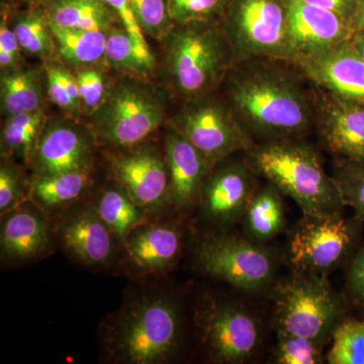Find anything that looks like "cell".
I'll use <instances>...</instances> for the list:
<instances>
[{"label":"cell","mask_w":364,"mask_h":364,"mask_svg":"<svg viewBox=\"0 0 364 364\" xmlns=\"http://www.w3.org/2000/svg\"><path fill=\"white\" fill-rule=\"evenodd\" d=\"M23 198L21 170L13 163H1L0 167V214L2 217L20 207Z\"/></svg>","instance_id":"cell-39"},{"label":"cell","mask_w":364,"mask_h":364,"mask_svg":"<svg viewBox=\"0 0 364 364\" xmlns=\"http://www.w3.org/2000/svg\"><path fill=\"white\" fill-rule=\"evenodd\" d=\"M256 174L298 203L306 217L344 214L343 196L320 155L301 139L256 144L247 152Z\"/></svg>","instance_id":"cell-2"},{"label":"cell","mask_w":364,"mask_h":364,"mask_svg":"<svg viewBox=\"0 0 364 364\" xmlns=\"http://www.w3.org/2000/svg\"><path fill=\"white\" fill-rule=\"evenodd\" d=\"M124 245L136 267L148 272H162L181 252V235L168 225H140L127 237Z\"/></svg>","instance_id":"cell-21"},{"label":"cell","mask_w":364,"mask_h":364,"mask_svg":"<svg viewBox=\"0 0 364 364\" xmlns=\"http://www.w3.org/2000/svg\"><path fill=\"white\" fill-rule=\"evenodd\" d=\"M351 26L354 32H364V0H361L359 4L358 9L352 18Z\"/></svg>","instance_id":"cell-43"},{"label":"cell","mask_w":364,"mask_h":364,"mask_svg":"<svg viewBox=\"0 0 364 364\" xmlns=\"http://www.w3.org/2000/svg\"><path fill=\"white\" fill-rule=\"evenodd\" d=\"M105 61L117 70L138 77H148L155 69V65L144 58L123 26H116L107 33Z\"/></svg>","instance_id":"cell-30"},{"label":"cell","mask_w":364,"mask_h":364,"mask_svg":"<svg viewBox=\"0 0 364 364\" xmlns=\"http://www.w3.org/2000/svg\"><path fill=\"white\" fill-rule=\"evenodd\" d=\"M163 43L165 80L182 102L218 90L236 63L220 21L176 25Z\"/></svg>","instance_id":"cell-3"},{"label":"cell","mask_w":364,"mask_h":364,"mask_svg":"<svg viewBox=\"0 0 364 364\" xmlns=\"http://www.w3.org/2000/svg\"><path fill=\"white\" fill-rule=\"evenodd\" d=\"M130 4L144 35L163 42L176 26L167 0H130Z\"/></svg>","instance_id":"cell-32"},{"label":"cell","mask_w":364,"mask_h":364,"mask_svg":"<svg viewBox=\"0 0 364 364\" xmlns=\"http://www.w3.org/2000/svg\"><path fill=\"white\" fill-rule=\"evenodd\" d=\"M196 314L200 338L215 363H243L255 355L261 343V326L248 309L205 301Z\"/></svg>","instance_id":"cell-11"},{"label":"cell","mask_w":364,"mask_h":364,"mask_svg":"<svg viewBox=\"0 0 364 364\" xmlns=\"http://www.w3.org/2000/svg\"><path fill=\"white\" fill-rule=\"evenodd\" d=\"M104 1L114 11L121 26L127 32L130 33L132 39L135 42L144 58L147 60L149 63L155 65L154 56L151 53L142 28L136 21L135 14H134L133 9L131 6L130 0H104Z\"/></svg>","instance_id":"cell-40"},{"label":"cell","mask_w":364,"mask_h":364,"mask_svg":"<svg viewBox=\"0 0 364 364\" xmlns=\"http://www.w3.org/2000/svg\"><path fill=\"white\" fill-rule=\"evenodd\" d=\"M220 23L236 63L251 59L294 63L284 0H230Z\"/></svg>","instance_id":"cell-7"},{"label":"cell","mask_w":364,"mask_h":364,"mask_svg":"<svg viewBox=\"0 0 364 364\" xmlns=\"http://www.w3.org/2000/svg\"><path fill=\"white\" fill-rule=\"evenodd\" d=\"M363 218L344 214L306 217L299 222L289 239V260L296 270L328 277L349 262L360 246Z\"/></svg>","instance_id":"cell-9"},{"label":"cell","mask_w":364,"mask_h":364,"mask_svg":"<svg viewBox=\"0 0 364 364\" xmlns=\"http://www.w3.org/2000/svg\"><path fill=\"white\" fill-rule=\"evenodd\" d=\"M26 4H33V6H39L47 9V7L53 6V4H58L62 0H23Z\"/></svg>","instance_id":"cell-45"},{"label":"cell","mask_w":364,"mask_h":364,"mask_svg":"<svg viewBox=\"0 0 364 364\" xmlns=\"http://www.w3.org/2000/svg\"><path fill=\"white\" fill-rule=\"evenodd\" d=\"M217 91L184 102L169 123L215 166L256 145Z\"/></svg>","instance_id":"cell-8"},{"label":"cell","mask_w":364,"mask_h":364,"mask_svg":"<svg viewBox=\"0 0 364 364\" xmlns=\"http://www.w3.org/2000/svg\"><path fill=\"white\" fill-rule=\"evenodd\" d=\"M176 25L193 21H220L230 0H167Z\"/></svg>","instance_id":"cell-36"},{"label":"cell","mask_w":364,"mask_h":364,"mask_svg":"<svg viewBox=\"0 0 364 364\" xmlns=\"http://www.w3.org/2000/svg\"><path fill=\"white\" fill-rule=\"evenodd\" d=\"M73 74L78 83L81 112L91 116L109 95L107 75L97 64L76 68Z\"/></svg>","instance_id":"cell-35"},{"label":"cell","mask_w":364,"mask_h":364,"mask_svg":"<svg viewBox=\"0 0 364 364\" xmlns=\"http://www.w3.org/2000/svg\"><path fill=\"white\" fill-rule=\"evenodd\" d=\"M178 310L165 296L133 299L112 318L105 342L112 358L131 364H157L173 358L181 346Z\"/></svg>","instance_id":"cell-4"},{"label":"cell","mask_w":364,"mask_h":364,"mask_svg":"<svg viewBox=\"0 0 364 364\" xmlns=\"http://www.w3.org/2000/svg\"><path fill=\"white\" fill-rule=\"evenodd\" d=\"M164 145L169 203L178 208H188L200 198L203 182L215 165L171 127L165 135Z\"/></svg>","instance_id":"cell-17"},{"label":"cell","mask_w":364,"mask_h":364,"mask_svg":"<svg viewBox=\"0 0 364 364\" xmlns=\"http://www.w3.org/2000/svg\"><path fill=\"white\" fill-rule=\"evenodd\" d=\"M4 217L0 236L2 257L9 260H28L48 247L49 226L37 208L21 205Z\"/></svg>","instance_id":"cell-20"},{"label":"cell","mask_w":364,"mask_h":364,"mask_svg":"<svg viewBox=\"0 0 364 364\" xmlns=\"http://www.w3.org/2000/svg\"><path fill=\"white\" fill-rule=\"evenodd\" d=\"M333 178L341 191L346 207L364 220V165L338 158L334 165Z\"/></svg>","instance_id":"cell-33"},{"label":"cell","mask_w":364,"mask_h":364,"mask_svg":"<svg viewBox=\"0 0 364 364\" xmlns=\"http://www.w3.org/2000/svg\"><path fill=\"white\" fill-rule=\"evenodd\" d=\"M112 159L114 178L147 210L169 202V173L165 155L153 145L139 144Z\"/></svg>","instance_id":"cell-14"},{"label":"cell","mask_w":364,"mask_h":364,"mask_svg":"<svg viewBox=\"0 0 364 364\" xmlns=\"http://www.w3.org/2000/svg\"><path fill=\"white\" fill-rule=\"evenodd\" d=\"M13 26L23 52L47 62L56 52L49 16L44 7L28 4L23 9L13 7L11 14Z\"/></svg>","instance_id":"cell-25"},{"label":"cell","mask_w":364,"mask_h":364,"mask_svg":"<svg viewBox=\"0 0 364 364\" xmlns=\"http://www.w3.org/2000/svg\"><path fill=\"white\" fill-rule=\"evenodd\" d=\"M62 67L63 66L61 64L54 60L46 62L45 77L48 95H49L50 100L60 109H63L71 116L78 117L81 109L74 102L73 98L69 92L68 85H67L65 78L62 73Z\"/></svg>","instance_id":"cell-38"},{"label":"cell","mask_w":364,"mask_h":364,"mask_svg":"<svg viewBox=\"0 0 364 364\" xmlns=\"http://www.w3.org/2000/svg\"><path fill=\"white\" fill-rule=\"evenodd\" d=\"M50 21V20H49ZM51 25L56 52L66 65L74 68L95 65L105 60L107 33L70 30Z\"/></svg>","instance_id":"cell-27"},{"label":"cell","mask_w":364,"mask_h":364,"mask_svg":"<svg viewBox=\"0 0 364 364\" xmlns=\"http://www.w3.org/2000/svg\"><path fill=\"white\" fill-rule=\"evenodd\" d=\"M294 65L316 87L364 107V60L350 40Z\"/></svg>","instance_id":"cell-16"},{"label":"cell","mask_w":364,"mask_h":364,"mask_svg":"<svg viewBox=\"0 0 364 364\" xmlns=\"http://www.w3.org/2000/svg\"><path fill=\"white\" fill-rule=\"evenodd\" d=\"M256 172L249 162L230 157L218 163L200 191L203 212L215 225L227 227L238 221L258 188Z\"/></svg>","instance_id":"cell-12"},{"label":"cell","mask_w":364,"mask_h":364,"mask_svg":"<svg viewBox=\"0 0 364 364\" xmlns=\"http://www.w3.org/2000/svg\"><path fill=\"white\" fill-rule=\"evenodd\" d=\"M315 128L328 151L364 165V107L317 87Z\"/></svg>","instance_id":"cell-15"},{"label":"cell","mask_w":364,"mask_h":364,"mask_svg":"<svg viewBox=\"0 0 364 364\" xmlns=\"http://www.w3.org/2000/svg\"><path fill=\"white\" fill-rule=\"evenodd\" d=\"M196 258L203 272L246 293L267 289L277 274L273 250L247 237H208L198 246Z\"/></svg>","instance_id":"cell-10"},{"label":"cell","mask_w":364,"mask_h":364,"mask_svg":"<svg viewBox=\"0 0 364 364\" xmlns=\"http://www.w3.org/2000/svg\"><path fill=\"white\" fill-rule=\"evenodd\" d=\"M312 6L323 7L340 14L351 23L361 0H301Z\"/></svg>","instance_id":"cell-42"},{"label":"cell","mask_w":364,"mask_h":364,"mask_svg":"<svg viewBox=\"0 0 364 364\" xmlns=\"http://www.w3.org/2000/svg\"><path fill=\"white\" fill-rule=\"evenodd\" d=\"M350 41L361 58L364 60V32H354Z\"/></svg>","instance_id":"cell-44"},{"label":"cell","mask_w":364,"mask_h":364,"mask_svg":"<svg viewBox=\"0 0 364 364\" xmlns=\"http://www.w3.org/2000/svg\"><path fill=\"white\" fill-rule=\"evenodd\" d=\"M45 9L50 23L59 28L107 33L122 26L104 0H62Z\"/></svg>","instance_id":"cell-23"},{"label":"cell","mask_w":364,"mask_h":364,"mask_svg":"<svg viewBox=\"0 0 364 364\" xmlns=\"http://www.w3.org/2000/svg\"><path fill=\"white\" fill-rule=\"evenodd\" d=\"M90 167L33 177L31 193L44 208H55L77 200L90 182Z\"/></svg>","instance_id":"cell-29"},{"label":"cell","mask_w":364,"mask_h":364,"mask_svg":"<svg viewBox=\"0 0 364 364\" xmlns=\"http://www.w3.org/2000/svg\"><path fill=\"white\" fill-rule=\"evenodd\" d=\"M42 72L21 68L4 72L0 78V107L4 117L39 111L44 100Z\"/></svg>","instance_id":"cell-24"},{"label":"cell","mask_w":364,"mask_h":364,"mask_svg":"<svg viewBox=\"0 0 364 364\" xmlns=\"http://www.w3.org/2000/svg\"><path fill=\"white\" fill-rule=\"evenodd\" d=\"M284 2L294 64L351 40V23L340 14L301 0Z\"/></svg>","instance_id":"cell-13"},{"label":"cell","mask_w":364,"mask_h":364,"mask_svg":"<svg viewBox=\"0 0 364 364\" xmlns=\"http://www.w3.org/2000/svg\"><path fill=\"white\" fill-rule=\"evenodd\" d=\"M324 345L299 335L277 333L274 361L279 364L323 363Z\"/></svg>","instance_id":"cell-34"},{"label":"cell","mask_w":364,"mask_h":364,"mask_svg":"<svg viewBox=\"0 0 364 364\" xmlns=\"http://www.w3.org/2000/svg\"><path fill=\"white\" fill-rule=\"evenodd\" d=\"M47 124V116L42 109L6 117L0 136L1 157L32 161Z\"/></svg>","instance_id":"cell-26"},{"label":"cell","mask_w":364,"mask_h":364,"mask_svg":"<svg viewBox=\"0 0 364 364\" xmlns=\"http://www.w3.org/2000/svg\"><path fill=\"white\" fill-rule=\"evenodd\" d=\"M345 291L352 305L364 312V243L349 261Z\"/></svg>","instance_id":"cell-41"},{"label":"cell","mask_w":364,"mask_h":364,"mask_svg":"<svg viewBox=\"0 0 364 364\" xmlns=\"http://www.w3.org/2000/svg\"><path fill=\"white\" fill-rule=\"evenodd\" d=\"M245 237L265 244L286 230V212L282 193L268 182L258 186L241 218Z\"/></svg>","instance_id":"cell-22"},{"label":"cell","mask_w":364,"mask_h":364,"mask_svg":"<svg viewBox=\"0 0 364 364\" xmlns=\"http://www.w3.org/2000/svg\"><path fill=\"white\" fill-rule=\"evenodd\" d=\"M114 233L95 208H85L66 218L61 228L64 246L90 267L107 264L114 254Z\"/></svg>","instance_id":"cell-19"},{"label":"cell","mask_w":364,"mask_h":364,"mask_svg":"<svg viewBox=\"0 0 364 364\" xmlns=\"http://www.w3.org/2000/svg\"><path fill=\"white\" fill-rule=\"evenodd\" d=\"M90 117L91 130L98 142L132 148L161 126L165 105L150 86L126 79L109 88L104 104Z\"/></svg>","instance_id":"cell-6"},{"label":"cell","mask_w":364,"mask_h":364,"mask_svg":"<svg viewBox=\"0 0 364 364\" xmlns=\"http://www.w3.org/2000/svg\"><path fill=\"white\" fill-rule=\"evenodd\" d=\"M32 161L36 176L90 167L91 146L85 133L65 122L47 124Z\"/></svg>","instance_id":"cell-18"},{"label":"cell","mask_w":364,"mask_h":364,"mask_svg":"<svg viewBox=\"0 0 364 364\" xmlns=\"http://www.w3.org/2000/svg\"><path fill=\"white\" fill-rule=\"evenodd\" d=\"M13 4L9 0L1 1L0 14V69L1 73L21 68L23 63L21 49L16 33L11 25V14Z\"/></svg>","instance_id":"cell-37"},{"label":"cell","mask_w":364,"mask_h":364,"mask_svg":"<svg viewBox=\"0 0 364 364\" xmlns=\"http://www.w3.org/2000/svg\"><path fill=\"white\" fill-rule=\"evenodd\" d=\"M291 62L251 59L235 63L223 82V97L256 144L301 139L315 128V95L306 90Z\"/></svg>","instance_id":"cell-1"},{"label":"cell","mask_w":364,"mask_h":364,"mask_svg":"<svg viewBox=\"0 0 364 364\" xmlns=\"http://www.w3.org/2000/svg\"><path fill=\"white\" fill-rule=\"evenodd\" d=\"M95 210L114 237L124 242L134 229L143 224L146 213L121 184L105 189L98 198Z\"/></svg>","instance_id":"cell-28"},{"label":"cell","mask_w":364,"mask_h":364,"mask_svg":"<svg viewBox=\"0 0 364 364\" xmlns=\"http://www.w3.org/2000/svg\"><path fill=\"white\" fill-rule=\"evenodd\" d=\"M326 360L330 364H364V318H346L332 335Z\"/></svg>","instance_id":"cell-31"},{"label":"cell","mask_w":364,"mask_h":364,"mask_svg":"<svg viewBox=\"0 0 364 364\" xmlns=\"http://www.w3.org/2000/svg\"><path fill=\"white\" fill-rule=\"evenodd\" d=\"M273 296L277 333L299 335L325 345L345 318L343 299L324 275L296 270L280 280Z\"/></svg>","instance_id":"cell-5"}]
</instances>
